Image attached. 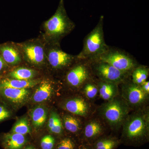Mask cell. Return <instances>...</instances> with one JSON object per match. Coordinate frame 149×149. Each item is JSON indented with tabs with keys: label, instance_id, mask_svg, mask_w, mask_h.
I'll use <instances>...</instances> for the list:
<instances>
[{
	"label": "cell",
	"instance_id": "cb8c5ba5",
	"mask_svg": "<svg viewBox=\"0 0 149 149\" xmlns=\"http://www.w3.org/2000/svg\"><path fill=\"white\" fill-rule=\"evenodd\" d=\"M11 133H18L22 135L30 133L29 122L26 118H20L14 125Z\"/></svg>",
	"mask_w": 149,
	"mask_h": 149
},
{
	"label": "cell",
	"instance_id": "277c9868",
	"mask_svg": "<svg viewBox=\"0 0 149 149\" xmlns=\"http://www.w3.org/2000/svg\"><path fill=\"white\" fill-rule=\"evenodd\" d=\"M116 97L103 104L100 109L102 117L111 128L114 129L122 125L128 115L130 109L123 98Z\"/></svg>",
	"mask_w": 149,
	"mask_h": 149
},
{
	"label": "cell",
	"instance_id": "8fae6325",
	"mask_svg": "<svg viewBox=\"0 0 149 149\" xmlns=\"http://www.w3.org/2000/svg\"><path fill=\"white\" fill-rule=\"evenodd\" d=\"M65 109L72 114L81 116H87L90 111V106L85 99L76 97L68 100L65 104Z\"/></svg>",
	"mask_w": 149,
	"mask_h": 149
},
{
	"label": "cell",
	"instance_id": "2e32d148",
	"mask_svg": "<svg viewBox=\"0 0 149 149\" xmlns=\"http://www.w3.org/2000/svg\"><path fill=\"white\" fill-rule=\"evenodd\" d=\"M53 91L52 84L47 80H43L32 96V100L36 103L42 102L51 97Z\"/></svg>",
	"mask_w": 149,
	"mask_h": 149
},
{
	"label": "cell",
	"instance_id": "6da1fadb",
	"mask_svg": "<svg viewBox=\"0 0 149 149\" xmlns=\"http://www.w3.org/2000/svg\"><path fill=\"white\" fill-rule=\"evenodd\" d=\"M149 113L139 110L128 115L123 124L122 139L130 145H137L148 139L149 131Z\"/></svg>",
	"mask_w": 149,
	"mask_h": 149
},
{
	"label": "cell",
	"instance_id": "4dcf8cb0",
	"mask_svg": "<svg viewBox=\"0 0 149 149\" xmlns=\"http://www.w3.org/2000/svg\"><path fill=\"white\" fill-rule=\"evenodd\" d=\"M6 63L1 56H0V73L3 72L4 69L6 68Z\"/></svg>",
	"mask_w": 149,
	"mask_h": 149
},
{
	"label": "cell",
	"instance_id": "e0dca14e",
	"mask_svg": "<svg viewBox=\"0 0 149 149\" xmlns=\"http://www.w3.org/2000/svg\"><path fill=\"white\" fill-rule=\"evenodd\" d=\"M38 83L34 80H22L6 78L0 81V88H9L16 89H27L32 88Z\"/></svg>",
	"mask_w": 149,
	"mask_h": 149
},
{
	"label": "cell",
	"instance_id": "9c48e42d",
	"mask_svg": "<svg viewBox=\"0 0 149 149\" xmlns=\"http://www.w3.org/2000/svg\"><path fill=\"white\" fill-rule=\"evenodd\" d=\"M22 56L30 64L40 65L45 63L46 58L45 46L40 42L30 41L19 45Z\"/></svg>",
	"mask_w": 149,
	"mask_h": 149
},
{
	"label": "cell",
	"instance_id": "52a82bcc",
	"mask_svg": "<svg viewBox=\"0 0 149 149\" xmlns=\"http://www.w3.org/2000/svg\"><path fill=\"white\" fill-rule=\"evenodd\" d=\"M90 62L93 75L97 77L98 80L118 85L125 82L130 75L104 62L98 60Z\"/></svg>",
	"mask_w": 149,
	"mask_h": 149
},
{
	"label": "cell",
	"instance_id": "603a6c76",
	"mask_svg": "<svg viewBox=\"0 0 149 149\" xmlns=\"http://www.w3.org/2000/svg\"><path fill=\"white\" fill-rule=\"evenodd\" d=\"M94 77L91 78L83 86L85 96L88 99H93L96 97L99 93L97 81L96 82Z\"/></svg>",
	"mask_w": 149,
	"mask_h": 149
},
{
	"label": "cell",
	"instance_id": "f546056e",
	"mask_svg": "<svg viewBox=\"0 0 149 149\" xmlns=\"http://www.w3.org/2000/svg\"><path fill=\"white\" fill-rule=\"evenodd\" d=\"M143 91L145 92L147 95H148L149 94V82L148 81H146L140 85Z\"/></svg>",
	"mask_w": 149,
	"mask_h": 149
},
{
	"label": "cell",
	"instance_id": "d6a6232c",
	"mask_svg": "<svg viewBox=\"0 0 149 149\" xmlns=\"http://www.w3.org/2000/svg\"><path fill=\"white\" fill-rule=\"evenodd\" d=\"M24 149H34L32 147H28V148H25Z\"/></svg>",
	"mask_w": 149,
	"mask_h": 149
},
{
	"label": "cell",
	"instance_id": "d4e9b609",
	"mask_svg": "<svg viewBox=\"0 0 149 149\" xmlns=\"http://www.w3.org/2000/svg\"><path fill=\"white\" fill-rule=\"evenodd\" d=\"M118 144L117 140L113 138H104L96 142L94 149H114Z\"/></svg>",
	"mask_w": 149,
	"mask_h": 149
},
{
	"label": "cell",
	"instance_id": "44dd1931",
	"mask_svg": "<svg viewBox=\"0 0 149 149\" xmlns=\"http://www.w3.org/2000/svg\"><path fill=\"white\" fill-rule=\"evenodd\" d=\"M35 74L36 72L33 70L26 68H19L10 72L9 76L13 79L30 80L35 77Z\"/></svg>",
	"mask_w": 149,
	"mask_h": 149
},
{
	"label": "cell",
	"instance_id": "30bf717a",
	"mask_svg": "<svg viewBox=\"0 0 149 149\" xmlns=\"http://www.w3.org/2000/svg\"><path fill=\"white\" fill-rule=\"evenodd\" d=\"M122 83V98L130 109L141 107L146 102L148 95L143 91L140 85H136L132 81L125 80Z\"/></svg>",
	"mask_w": 149,
	"mask_h": 149
},
{
	"label": "cell",
	"instance_id": "484cf974",
	"mask_svg": "<svg viewBox=\"0 0 149 149\" xmlns=\"http://www.w3.org/2000/svg\"><path fill=\"white\" fill-rule=\"evenodd\" d=\"M55 139L51 135L44 136L41 141V146L42 149H52L55 144Z\"/></svg>",
	"mask_w": 149,
	"mask_h": 149
},
{
	"label": "cell",
	"instance_id": "7c38bea8",
	"mask_svg": "<svg viewBox=\"0 0 149 149\" xmlns=\"http://www.w3.org/2000/svg\"><path fill=\"white\" fill-rule=\"evenodd\" d=\"M29 95V91L27 89L0 88V96L14 103H22L27 98Z\"/></svg>",
	"mask_w": 149,
	"mask_h": 149
},
{
	"label": "cell",
	"instance_id": "3957f363",
	"mask_svg": "<svg viewBox=\"0 0 149 149\" xmlns=\"http://www.w3.org/2000/svg\"><path fill=\"white\" fill-rule=\"evenodd\" d=\"M103 17H101L97 24L85 37L82 50L77 56V59L93 61L108 50L109 47L104 40Z\"/></svg>",
	"mask_w": 149,
	"mask_h": 149
},
{
	"label": "cell",
	"instance_id": "7a4b0ae2",
	"mask_svg": "<svg viewBox=\"0 0 149 149\" xmlns=\"http://www.w3.org/2000/svg\"><path fill=\"white\" fill-rule=\"evenodd\" d=\"M75 26L74 22L67 15L63 1L61 0L55 13L44 23L45 36L50 44H59Z\"/></svg>",
	"mask_w": 149,
	"mask_h": 149
},
{
	"label": "cell",
	"instance_id": "d6986e66",
	"mask_svg": "<svg viewBox=\"0 0 149 149\" xmlns=\"http://www.w3.org/2000/svg\"><path fill=\"white\" fill-rule=\"evenodd\" d=\"M31 117L32 124L36 128L42 127L46 122L47 118V112L44 107L38 106L32 109Z\"/></svg>",
	"mask_w": 149,
	"mask_h": 149
},
{
	"label": "cell",
	"instance_id": "9a60e30c",
	"mask_svg": "<svg viewBox=\"0 0 149 149\" xmlns=\"http://www.w3.org/2000/svg\"><path fill=\"white\" fill-rule=\"evenodd\" d=\"M26 142L24 135L16 133H7L2 137V144L6 149H21Z\"/></svg>",
	"mask_w": 149,
	"mask_h": 149
},
{
	"label": "cell",
	"instance_id": "4fadbf2b",
	"mask_svg": "<svg viewBox=\"0 0 149 149\" xmlns=\"http://www.w3.org/2000/svg\"><path fill=\"white\" fill-rule=\"evenodd\" d=\"M0 54L6 64H18L21 61V54L15 46L6 44L0 46Z\"/></svg>",
	"mask_w": 149,
	"mask_h": 149
},
{
	"label": "cell",
	"instance_id": "5bb4252c",
	"mask_svg": "<svg viewBox=\"0 0 149 149\" xmlns=\"http://www.w3.org/2000/svg\"><path fill=\"white\" fill-rule=\"evenodd\" d=\"M97 85L100 97L104 100L109 101L117 96L118 84L98 80Z\"/></svg>",
	"mask_w": 149,
	"mask_h": 149
},
{
	"label": "cell",
	"instance_id": "8992f818",
	"mask_svg": "<svg viewBox=\"0 0 149 149\" xmlns=\"http://www.w3.org/2000/svg\"><path fill=\"white\" fill-rule=\"evenodd\" d=\"M72 66L67 73L65 80L67 84L72 88L83 87L94 77L89 61L77 58Z\"/></svg>",
	"mask_w": 149,
	"mask_h": 149
},
{
	"label": "cell",
	"instance_id": "4316f807",
	"mask_svg": "<svg viewBox=\"0 0 149 149\" xmlns=\"http://www.w3.org/2000/svg\"><path fill=\"white\" fill-rule=\"evenodd\" d=\"M74 143L69 139H65L59 143L56 149H74Z\"/></svg>",
	"mask_w": 149,
	"mask_h": 149
},
{
	"label": "cell",
	"instance_id": "ffe728a7",
	"mask_svg": "<svg viewBox=\"0 0 149 149\" xmlns=\"http://www.w3.org/2000/svg\"><path fill=\"white\" fill-rule=\"evenodd\" d=\"M132 81L140 85L146 81L149 76V68L145 65H137L132 70L131 74Z\"/></svg>",
	"mask_w": 149,
	"mask_h": 149
},
{
	"label": "cell",
	"instance_id": "7402d4cb",
	"mask_svg": "<svg viewBox=\"0 0 149 149\" xmlns=\"http://www.w3.org/2000/svg\"><path fill=\"white\" fill-rule=\"evenodd\" d=\"M63 123L66 130L71 133H78L81 129L80 120L71 116H65L63 118Z\"/></svg>",
	"mask_w": 149,
	"mask_h": 149
},
{
	"label": "cell",
	"instance_id": "5b68a950",
	"mask_svg": "<svg viewBox=\"0 0 149 149\" xmlns=\"http://www.w3.org/2000/svg\"><path fill=\"white\" fill-rule=\"evenodd\" d=\"M94 60L107 63L118 70L129 74L138 65L135 58L128 53L110 47L108 50Z\"/></svg>",
	"mask_w": 149,
	"mask_h": 149
},
{
	"label": "cell",
	"instance_id": "ba28073f",
	"mask_svg": "<svg viewBox=\"0 0 149 149\" xmlns=\"http://www.w3.org/2000/svg\"><path fill=\"white\" fill-rule=\"evenodd\" d=\"M46 58L48 63L54 69H65L72 66L77 60V56L66 53L61 49L59 44H50L47 50Z\"/></svg>",
	"mask_w": 149,
	"mask_h": 149
},
{
	"label": "cell",
	"instance_id": "ac0fdd59",
	"mask_svg": "<svg viewBox=\"0 0 149 149\" xmlns=\"http://www.w3.org/2000/svg\"><path fill=\"white\" fill-rule=\"evenodd\" d=\"M103 129L101 123L98 120H91L85 125L84 130V136L88 140H93L101 135Z\"/></svg>",
	"mask_w": 149,
	"mask_h": 149
},
{
	"label": "cell",
	"instance_id": "1f68e13d",
	"mask_svg": "<svg viewBox=\"0 0 149 149\" xmlns=\"http://www.w3.org/2000/svg\"><path fill=\"white\" fill-rule=\"evenodd\" d=\"M80 149H91V148L89 147L85 146H83L81 147Z\"/></svg>",
	"mask_w": 149,
	"mask_h": 149
},
{
	"label": "cell",
	"instance_id": "f1b7e54d",
	"mask_svg": "<svg viewBox=\"0 0 149 149\" xmlns=\"http://www.w3.org/2000/svg\"><path fill=\"white\" fill-rule=\"evenodd\" d=\"M63 125L62 121L59 116L58 118L54 127L50 130L52 133L55 134H61L62 132Z\"/></svg>",
	"mask_w": 149,
	"mask_h": 149
},
{
	"label": "cell",
	"instance_id": "83f0119b",
	"mask_svg": "<svg viewBox=\"0 0 149 149\" xmlns=\"http://www.w3.org/2000/svg\"><path fill=\"white\" fill-rule=\"evenodd\" d=\"M10 116V112L4 105L0 103V122Z\"/></svg>",
	"mask_w": 149,
	"mask_h": 149
}]
</instances>
